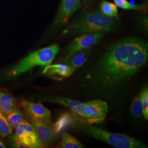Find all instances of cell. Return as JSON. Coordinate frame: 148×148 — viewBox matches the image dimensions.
Instances as JSON below:
<instances>
[{
    "label": "cell",
    "mask_w": 148,
    "mask_h": 148,
    "mask_svg": "<svg viewBox=\"0 0 148 148\" xmlns=\"http://www.w3.org/2000/svg\"><path fill=\"white\" fill-rule=\"evenodd\" d=\"M148 60V43L137 37L123 38L110 45L87 68L82 85L111 98L124 90Z\"/></svg>",
    "instance_id": "1"
},
{
    "label": "cell",
    "mask_w": 148,
    "mask_h": 148,
    "mask_svg": "<svg viewBox=\"0 0 148 148\" xmlns=\"http://www.w3.org/2000/svg\"><path fill=\"white\" fill-rule=\"evenodd\" d=\"M47 98L48 101L67 107L73 111L78 120L89 125L104 121L108 112L107 102L101 99L82 103L60 96H53Z\"/></svg>",
    "instance_id": "2"
},
{
    "label": "cell",
    "mask_w": 148,
    "mask_h": 148,
    "mask_svg": "<svg viewBox=\"0 0 148 148\" xmlns=\"http://www.w3.org/2000/svg\"><path fill=\"white\" fill-rule=\"evenodd\" d=\"M115 18L106 16L101 12L95 11L85 14L65 30V34L79 35L111 32L115 27Z\"/></svg>",
    "instance_id": "3"
},
{
    "label": "cell",
    "mask_w": 148,
    "mask_h": 148,
    "mask_svg": "<svg viewBox=\"0 0 148 148\" xmlns=\"http://www.w3.org/2000/svg\"><path fill=\"white\" fill-rule=\"evenodd\" d=\"M60 48L58 44L43 48L27 55L5 73L8 79L14 78L24 74L36 66H46L50 65L58 53Z\"/></svg>",
    "instance_id": "4"
},
{
    "label": "cell",
    "mask_w": 148,
    "mask_h": 148,
    "mask_svg": "<svg viewBox=\"0 0 148 148\" xmlns=\"http://www.w3.org/2000/svg\"><path fill=\"white\" fill-rule=\"evenodd\" d=\"M79 127L85 133L97 140L106 142L116 148H146L143 142L122 134L110 132L106 130L91 125L81 122Z\"/></svg>",
    "instance_id": "5"
},
{
    "label": "cell",
    "mask_w": 148,
    "mask_h": 148,
    "mask_svg": "<svg viewBox=\"0 0 148 148\" xmlns=\"http://www.w3.org/2000/svg\"><path fill=\"white\" fill-rule=\"evenodd\" d=\"M104 36L103 32L81 35L70 43L65 49L62 62L64 63L76 53L88 48L93 47L99 42Z\"/></svg>",
    "instance_id": "6"
},
{
    "label": "cell",
    "mask_w": 148,
    "mask_h": 148,
    "mask_svg": "<svg viewBox=\"0 0 148 148\" xmlns=\"http://www.w3.org/2000/svg\"><path fill=\"white\" fill-rule=\"evenodd\" d=\"M14 130L16 138L27 148H45L35 128L27 120L21 122Z\"/></svg>",
    "instance_id": "7"
},
{
    "label": "cell",
    "mask_w": 148,
    "mask_h": 148,
    "mask_svg": "<svg viewBox=\"0 0 148 148\" xmlns=\"http://www.w3.org/2000/svg\"><path fill=\"white\" fill-rule=\"evenodd\" d=\"M18 105L21 108L26 119L52 121L51 111L43 106L41 101L34 103L30 101L22 99Z\"/></svg>",
    "instance_id": "8"
},
{
    "label": "cell",
    "mask_w": 148,
    "mask_h": 148,
    "mask_svg": "<svg viewBox=\"0 0 148 148\" xmlns=\"http://www.w3.org/2000/svg\"><path fill=\"white\" fill-rule=\"evenodd\" d=\"M35 128L41 142L45 147L51 146L55 142L56 133L52 121L26 119Z\"/></svg>",
    "instance_id": "9"
},
{
    "label": "cell",
    "mask_w": 148,
    "mask_h": 148,
    "mask_svg": "<svg viewBox=\"0 0 148 148\" xmlns=\"http://www.w3.org/2000/svg\"><path fill=\"white\" fill-rule=\"evenodd\" d=\"M81 5V0H62L54 21V27L59 28L65 25Z\"/></svg>",
    "instance_id": "10"
},
{
    "label": "cell",
    "mask_w": 148,
    "mask_h": 148,
    "mask_svg": "<svg viewBox=\"0 0 148 148\" xmlns=\"http://www.w3.org/2000/svg\"><path fill=\"white\" fill-rule=\"evenodd\" d=\"M92 47L81 51L73 56L64 62V64L68 65L74 72L82 67L90 58L92 52Z\"/></svg>",
    "instance_id": "11"
},
{
    "label": "cell",
    "mask_w": 148,
    "mask_h": 148,
    "mask_svg": "<svg viewBox=\"0 0 148 148\" xmlns=\"http://www.w3.org/2000/svg\"><path fill=\"white\" fill-rule=\"evenodd\" d=\"M74 71L68 65L65 64L48 65L45 66L42 73L49 76H59L62 77H68L71 76Z\"/></svg>",
    "instance_id": "12"
},
{
    "label": "cell",
    "mask_w": 148,
    "mask_h": 148,
    "mask_svg": "<svg viewBox=\"0 0 148 148\" xmlns=\"http://www.w3.org/2000/svg\"><path fill=\"white\" fill-rule=\"evenodd\" d=\"M18 104L17 99L9 93L0 90V109L5 115L9 114Z\"/></svg>",
    "instance_id": "13"
},
{
    "label": "cell",
    "mask_w": 148,
    "mask_h": 148,
    "mask_svg": "<svg viewBox=\"0 0 148 148\" xmlns=\"http://www.w3.org/2000/svg\"><path fill=\"white\" fill-rule=\"evenodd\" d=\"M5 116L7 121L12 130H14L17 126L27 120L24 112L20 109L19 106H16Z\"/></svg>",
    "instance_id": "14"
},
{
    "label": "cell",
    "mask_w": 148,
    "mask_h": 148,
    "mask_svg": "<svg viewBox=\"0 0 148 148\" xmlns=\"http://www.w3.org/2000/svg\"><path fill=\"white\" fill-rule=\"evenodd\" d=\"M59 148H84L85 146L76 138L64 132L62 134L60 141L59 143Z\"/></svg>",
    "instance_id": "15"
},
{
    "label": "cell",
    "mask_w": 148,
    "mask_h": 148,
    "mask_svg": "<svg viewBox=\"0 0 148 148\" xmlns=\"http://www.w3.org/2000/svg\"><path fill=\"white\" fill-rule=\"evenodd\" d=\"M13 130L7 121L5 114L0 109V136L5 138L12 134Z\"/></svg>",
    "instance_id": "16"
},
{
    "label": "cell",
    "mask_w": 148,
    "mask_h": 148,
    "mask_svg": "<svg viewBox=\"0 0 148 148\" xmlns=\"http://www.w3.org/2000/svg\"><path fill=\"white\" fill-rule=\"evenodd\" d=\"M101 12L106 16L118 18V11L116 5L107 1H103L101 5Z\"/></svg>",
    "instance_id": "17"
},
{
    "label": "cell",
    "mask_w": 148,
    "mask_h": 148,
    "mask_svg": "<svg viewBox=\"0 0 148 148\" xmlns=\"http://www.w3.org/2000/svg\"><path fill=\"white\" fill-rule=\"evenodd\" d=\"M131 112L136 118H139L143 116V110L140 98V93L138 94L133 99L131 104Z\"/></svg>",
    "instance_id": "18"
},
{
    "label": "cell",
    "mask_w": 148,
    "mask_h": 148,
    "mask_svg": "<svg viewBox=\"0 0 148 148\" xmlns=\"http://www.w3.org/2000/svg\"><path fill=\"white\" fill-rule=\"evenodd\" d=\"M140 98L142 103L143 116L145 120H148V86L145 87L140 93Z\"/></svg>",
    "instance_id": "19"
},
{
    "label": "cell",
    "mask_w": 148,
    "mask_h": 148,
    "mask_svg": "<svg viewBox=\"0 0 148 148\" xmlns=\"http://www.w3.org/2000/svg\"><path fill=\"white\" fill-rule=\"evenodd\" d=\"M116 6L128 10H137L140 11L144 8V5H133L129 3L127 0H114Z\"/></svg>",
    "instance_id": "20"
},
{
    "label": "cell",
    "mask_w": 148,
    "mask_h": 148,
    "mask_svg": "<svg viewBox=\"0 0 148 148\" xmlns=\"http://www.w3.org/2000/svg\"><path fill=\"white\" fill-rule=\"evenodd\" d=\"M9 137H10L9 138V142L12 147L16 148H27V146L23 144L18 140V139L16 138V136L14 134L11 136Z\"/></svg>",
    "instance_id": "21"
},
{
    "label": "cell",
    "mask_w": 148,
    "mask_h": 148,
    "mask_svg": "<svg viewBox=\"0 0 148 148\" xmlns=\"http://www.w3.org/2000/svg\"><path fill=\"white\" fill-rule=\"evenodd\" d=\"M5 148V144L0 139V148Z\"/></svg>",
    "instance_id": "22"
}]
</instances>
